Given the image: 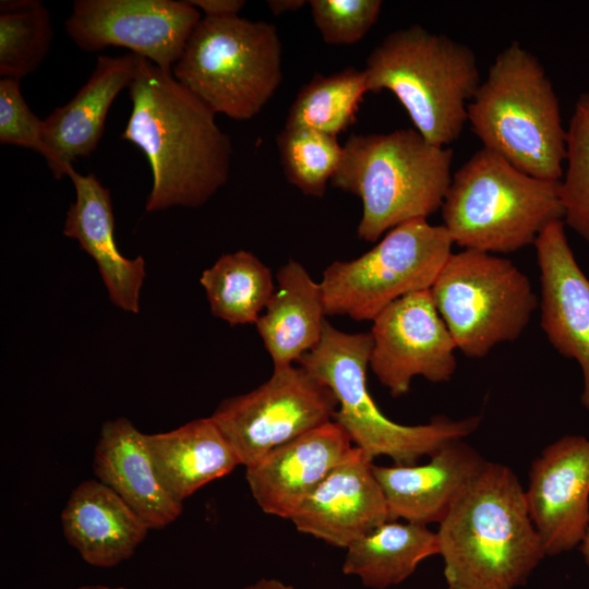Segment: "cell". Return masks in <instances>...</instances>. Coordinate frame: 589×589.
Instances as JSON below:
<instances>
[{"label":"cell","instance_id":"1","mask_svg":"<svg viewBox=\"0 0 589 589\" xmlns=\"http://www.w3.org/2000/svg\"><path fill=\"white\" fill-rule=\"evenodd\" d=\"M130 118L121 139L146 156L153 185L145 211L200 207L228 180L231 142L215 113L172 75L136 56Z\"/></svg>","mask_w":589,"mask_h":589},{"label":"cell","instance_id":"2","mask_svg":"<svg viewBox=\"0 0 589 589\" xmlns=\"http://www.w3.org/2000/svg\"><path fill=\"white\" fill-rule=\"evenodd\" d=\"M436 532L447 589H516L546 556L525 490L497 462H488Z\"/></svg>","mask_w":589,"mask_h":589},{"label":"cell","instance_id":"3","mask_svg":"<svg viewBox=\"0 0 589 589\" xmlns=\"http://www.w3.org/2000/svg\"><path fill=\"white\" fill-rule=\"evenodd\" d=\"M342 146L330 183L361 200L360 239L375 242L442 207L453 178L450 148L428 142L416 129L354 134Z\"/></svg>","mask_w":589,"mask_h":589},{"label":"cell","instance_id":"4","mask_svg":"<svg viewBox=\"0 0 589 589\" xmlns=\"http://www.w3.org/2000/svg\"><path fill=\"white\" fill-rule=\"evenodd\" d=\"M467 118L484 148L527 175L562 180L566 130L560 101L539 59L518 41L495 57Z\"/></svg>","mask_w":589,"mask_h":589},{"label":"cell","instance_id":"5","mask_svg":"<svg viewBox=\"0 0 589 589\" xmlns=\"http://www.w3.org/2000/svg\"><path fill=\"white\" fill-rule=\"evenodd\" d=\"M368 91L392 92L430 143L456 141L481 84L473 50L414 24L389 33L366 59Z\"/></svg>","mask_w":589,"mask_h":589},{"label":"cell","instance_id":"6","mask_svg":"<svg viewBox=\"0 0 589 589\" xmlns=\"http://www.w3.org/2000/svg\"><path fill=\"white\" fill-rule=\"evenodd\" d=\"M561 180L527 175L484 147L452 178L442 205L454 244L485 253H512L564 218Z\"/></svg>","mask_w":589,"mask_h":589},{"label":"cell","instance_id":"7","mask_svg":"<svg viewBox=\"0 0 589 589\" xmlns=\"http://www.w3.org/2000/svg\"><path fill=\"white\" fill-rule=\"evenodd\" d=\"M371 348L370 332L345 333L326 322L320 342L298 362L335 394L338 408L333 420L368 457L386 456L395 465H414L479 428V416L459 420L442 416L418 425L387 418L368 389Z\"/></svg>","mask_w":589,"mask_h":589},{"label":"cell","instance_id":"8","mask_svg":"<svg viewBox=\"0 0 589 589\" xmlns=\"http://www.w3.org/2000/svg\"><path fill=\"white\" fill-rule=\"evenodd\" d=\"M281 50L274 24L239 15L204 16L190 35L172 75L215 115L250 120L281 83Z\"/></svg>","mask_w":589,"mask_h":589},{"label":"cell","instance_id":"9","mask_svg":"<svg viewBox=\"0 0 589 589\" xmlns=\"http://www.w3.org/2000/svg\"><path fill=\"white\" fill-rule=\"evenodd\" d=\"M430 291L457 349L470 358L516 340L539 306L512 261L474 250L452 252Z\"/></svg>","mask_w":589,"mask_h":589},{"label":"cell","instance_id":"10","mask_svg":"<svg viewBox=\"0 0 589 589\" xmlns=\"http://www.w3.org/2000/svg\"><path fill=\"white\" fill-rule=\"evenodd\" d=\"M453 244L443 225L428 220L390 229L364 254L325 268L320 285L326 314L373 321L396 300L431 289Z\"/></svg>","mask_w":589,"mask_h":589},{"label":"cell","instance_id":"11","mask_svg":"<svg viewBox=\"0 0 589 589\" xmlns=\"http://www.w3.org/2000/svg\"><path fill=\"white\" fill-rule=\"evenodd\" d=\"M338 400L299 364L274 368L255 389L224 399L211 418L240 465L253 466L274 449L333 421Z\"/></svg>","mask_w":589,"mask_h":589},{"label":"cell","instance_id":"12","mask_svg":"<svg viewBox=\"0 0 589 589\" xmlns=\"http://www.w3.org/2000/svg\"><path fill=\"white\" fill-rule=\"evenodd\" d=\"M201 19L188 1L76 0L64 25L84 51L123 47L172 73Z\"/></svg>","mask_w":589,"mask_h":589},{"label":"cell","instance_id":"13","mask_svg":"<svg viewBox=\"0 0 589 589\" xmlns=\"http://www.w3.org/2000/svg\"><path fill=\"white\" fill-rule=\"evenodd\" d=\"M372 323L369 366L393 397L406 395L416 376L450 381L457 347L430 289L396 300Z\"/></svg>","mask_w":589,"mask_h":589},{"label":"cell","instance_id":"14","mask_svg":"<svg viewBox=\"0 0 589 589\" xmlns=\"http://www.w3.org/2000/svg\"><path fill=\"white\" fill-rule=\"evenodd\" d=\"M525 495L546 556L579 545L589 528V440L564 435L548 445L531 464Z\"/></svg>","mask_w":589,"mask_h":589},{"label":"cell","instance_id":"15","mask_svg":"<svg viewBox=\"0 0 589 589\" xmlns=\"http://www.w3.org/2000/svg\"><path fill=\"white\" fill-rule=\"evenodd\" d=\"M534 247L541 327L555 350L579 364L580 401L589 410V278L575 259L563 220L545 227Z\"/></svg>","mask_w":589,"mask_h":589},{"label":"cell","instance_id":"16","mask_svg":"<svg viewBox=\"0 0 589 589\" xmlns=\"http://www.w3.org/2000/svg\"><path fill=\"white\" fill-rule=\"evenodd\" d=\"M488 462L478 450L458 440L436 450L423 465L373 464V473L383 491L389 520L440 525Z\"/></svg>","mask_w":589,"mask_h":589},{"label":"cell","instance_id":"17","mask_svg":"<svg viewBox=\"0 0 589 589\" xmlns=\"http://www.w3.org/2000/svg\"><path fill=\"white\" fill-rule=\"evenodd\" d=\"M353 447L334 420L317 426L245 468L251 494L265 514L290 520Z\"/></svg>","mask_w":589,"mask_h":589},{"label":"cell","instance_id":"18","mask_svg":"<svg viewBox=\"0 0 589 589\" xmlns=\"http://www.w3.org/2000/svg\"><path fill=\"white\" fill-rule=\"evenodd\" d=\"M290 520L298 531L342 549L388 521L373 459L354 446Z\"/></svg>","mask_w":589,"mask_h":589},{"label":"cell","instance_id":"19","mask_svg":"<svg viewBox=\"0 0 589 589\" xmlns=\"http://www.w3.org/2000/svg\"><path fill=\"white\" fill-rule=\"evenodd\" d=\"M136 56H99L86 83L65 105L43 120L41 153L60 180L80 157L89 156L105 129L107 113L120 92L130 86Z\"/></svg>","mask_w":589,"mask_h":589},{"label":"cell","instance_id":"20","mask_svg":"<svg viewBox=\"0 0 589 589\" xmlns=\"http://www.w3.org/2000/svg\"><path fill=\"white\" fill-rule=\"evenodd\" d=\"M67 176L73 183L75 201L67 212L63 235L77 240L96 262L110 301L122 311L139 313L145 260L141 255L129 259L119 251L110 190L95 175H81L73 166Z\"/></svg>","mask_w":589,"mask_h":589},{"label":"cell","instance_id":"21","mask_svg":"<svg viewBox=\"0 0 589 589\" xmlns=\"http://www.w3.org/2000/svg\"><path fill=\"white\" fill-rule=\"evenodd\" d=\"M97 479L115 491L148 526L160 529L173 522L182 503L160 482L145 433L124 418L106 421L93 458Z\"/></svg>","mask_w":589,"mask_h":589},{"label":"cell","instance_id":"22","mask_svg":"<svg viewBox=\"0 0 589 589\" xmlns=\"http://www.w3.org/2000/svg\"><path fill=\"white\" fill-rule=\"evenodd\" d=\"M68 543L95 567H113L130 558L149 530L142 518L98 479L81 482L61 513Z\"/></svg>","mask_w":589,"mask_h":589},{"label":"cell","instance_id":"23","mask_svg":"<svg viewBox=\"0 0 589 589\" xmlns=\"http://www.w3.org/2000/svg\"><path fill=\"white\" fill-rule=\"evenodd\" d=\"M325 315L320 283L289 260L278 269L274 292L255 323L274 368L298 363L320 342Z\"/></svg>","mask_w":589,"mask_h":589},{"label":"cell","instance_id":"24","mask_svg":"<svg viewBox=\"0 0 589 589\" xmlns=\"http://www.w3.org/2000/svg\"><path fill=\"white\" fill-rule=\"evenodd\" d=\"M145 437L160 482L180 503L240 465L211 417L192 420L168 432L145 434Z\"/></svg>","mask_w":589,"mask_h":589},{"label":"cell","instance_id":"25","mask_svg":"<svg viewBox=\"0 0 589 589\" xmlns=\"http://www.w3.org/2000/svg\"><path fill=\"white\" fill-rule=\"evenodd\" d=\"M433 555H440L436 531L426 525L388 520L346 549L341 568L368 588L386 589L405 581Z\"/></svg>","mask_w":589,"mask_h":589},{"label":"cell","instance_id":"26","mask_svg":"<svg viewBox=\"0 0 589 589\" xmlns=\"http://www.w3.org/2000/svg\"><path fill=\"white\" fill-rule=\"evenodd\" d=\"M200 283L212 314L231 326L255 324L275 289L271 268L245 250L221 255Z\"/></svg>","mask_w":589,"mask_h":589},{"label":"cell","instance_id":"27","mask_svg":"<svg viewBox=\"0 0 589 589\" xmlns=\"http://www.w3.org/2000/svg\"><path fill=\"white\" fill-rule=\"evenodd\" d=\"M369 93L363 70L348 68L316 74L298 93L285 127L304 128L338 136L356 122L359 105Z\"/></svg>","mask_w":589,"mask_h":589},{"label":"cell","instance_id":"28","mask_svg":"<svg viewBox=\"0 0 589 589\" xmlns=\"http://www.w3.org/2000/svg\"><path fill=\"white\" fill-rule=\"evenodd\" d=\"M53 32L50 14L38 0L0 2V75L21 81L46 58Z\"/></svg>","mask_w":589,"mask_h":589},{"label":"cell","instance_id":"29","mask_svg":"<svg viewBox=\"0 0 589 589\" xmlns=\"http://www.w3.org/2000/svg\"><path fill=\"white\" fill-rule=\"evenodd\" d=\"M276 142L287 180L304 195L322 197L342 158L344 146L337 137L284 127Z\"/></svg>","mask_w":589,"mask_h":589},{"label":"cell","instance_id":"30","mask_svg":"<svg viewBox=\"0 0 589 589\" xmlns=\"http://www.w3.org/2000/svg\"><path fill=\"white\" fill-rule=\"evenodd\" d=\"M566 160L560 190L563 221L589 243V92L575 104L566 130Z\"/></svg>","mask_w":589,"mask_h":589},{"label":"cell","instance_id":"31","mask_svg":"<svg viewBox=\"0 0 589 589\" xmlns=\"http://www.w3.org/2000/svg\"><path fill=\"white\" fill-rule=\"evenodd\" d=\"M311 15L323 40L329 45H353L376 23L380 0H311Z\"/></svg>","mask_w":589,"mask_h":589},{"label":"cell","instance_id":"32","mask_svg":"<svg viewBox=\"0 0 589 589\" xmlns=\"http://www.w3.org/2000/svg\"><path fill=\"white\" fill-rule=\"evenodd\" d=\"M43 120L27 106L20 81L0 80V143L41 153Z\"/></svg>","mask_w":589,"mask_h":589},{"label":"cell","instance_id":"33","mask_svg":"<svg viewBox=\"0 0 589 589\" xmlns=\"http://www.w3.org/2000/svg\"><path fill=\"white\" fill-rule=\"evenodd\" d=\"M188 2L204 12L206 17L236 16L245 4L242 0H189Z\"/></svg>","mask_w":589,"mask_h":589},{"label":"cell","instance_id":"34","mask_svg":"<svg viewBox=\"0 0 589 589\" xmlns=\"http://www.w3.org/2000/svg\"><path fill=\"white\" fill-rule=\"evenodd\" d=\"M308 3L304 0H268L266 2L271 12L278 16L287 12H294Z\"/></svg>","mask_w":589,"mask_h":589},{"label":"cell","instance_id":"35","mask_svg":"<svg viewBox=\"0 0 589 589\" xmlns=\"http://www.w3.org/2000/svg\"><path fill=\"white\" fill-rule=\"evenodd\" d=\"M242 589H294L293 586L288 585L279 579L275 578H262L259 581L249 585Z\"/></svg>","mask_w":589,"mask_h":589},{"label":"cell","instance_id":"36","mask_svg":"<svg viewBox=\"0 0 589 589\" xmlns=\"http://www.w3.org/2000/svg\"><path fill=\"white\" fill-rule=\"evenodd\" d=\"M579 549H580V552L582 554V557L586 562V564L588 565L589 567V528L586 532V534L584 536L580 544H579Z\"/></svg>","mask_w":589,"mask_h":589},{"label":"cell","instance_id":"37","mask_svg":"<svg viewBox=\"0 0 589 589\" xmlns=\"http://www.w3.org/2000/svg\"><path fill=\"white\" fill-rule=\"evenodd\" d=\"M76 589H127L124 587H109V586H104V585H85V586H81Z\"/></svg>","mask_w":589,"mask_h":589}]
</instances>
